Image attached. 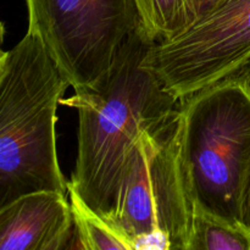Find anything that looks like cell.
Wrapping results in <instances>:
<instances>
[{
  "label": "cell",
  "mask_w": 250,
  "mask_h": 250,
  "mask_svg": "<svg viewBox=\"0 0 250 250\" xmlns=\"http://www.w3.org/2000/svg\"><path fill=\"white\" fill-rule=\"evenodd\" d=\"M150 45L137 28L100 89L73 93L60 103L78 112L77 159L70 185L104 217L142 134L181 105L144 67Z\"/></svg>",
  "instance_id": "1"
},
{
  "label": "cell",
  "mask_w": 250,
  "mask_h": 250,
  "mask_svg": "<svg viewBox=\"0 0 250 250\" xmlns=\"http://www.w3.org/2000/svg\"><path fill=\"white\" fill-rule=\"evenodd\" d=\"M71 87L27 31L0 58V207L37 190L67 193L56 148L58 106Z\"/></svg>",
  "instance_id": "2"
},
{
  "label": "cell",
  "mask_w": 250,
  "mask_h": 250,
  "mask_svg": "<svg viewBox=\"0 0 250 250\" xmlns=\"http://www.w3.org/2000/svg\"><path fill=\"white\" fill-rule=\"evenodd\" d=\"M181 105L139 138L105 219L134 250H190L197 204L186 167Z\"/></svg>",
  "instance_id": "3"
},
{
  "label": "cell",
  "mask_w": 250,
  "mask_h": 250,
  "mask_svg": "<svg viewBox=\"0 0 250 250\" xmlns=\"http://www.w3.org/2000/svg\"><path fill=\"white\" fill-rule=\"evenodd\" d=\"M186 167L197 208L242 225L250 182V92L237 76L181 102Z\"/></svg>",
  "instance_id": "4"
},
{
  "label": "cell",
  "mask_w": 250,
  "mask_h": 250,
  "mask_svg": "<svg viewBox=\"0 0 250 250\" xmlns=\"http://www.w3.org/2000/svg\"><path fill=\"white\" fill-rule=\"evenodd\" d=\"M28 27L73 88L104 85L119 50L139 27L137 0H24Z\"/></svg>",
  "instance_id": "5"
},
{
  "label": "cell",
  "mask_w": 250,
  "mask_h": 250,
  "mask_svg": "<svg viewBox=\"0 0 250 250\" xmlns=\"http://www.w3.org/2000/svg\"><path fill=\"white\" fill-rule=\"evenodd\" d=\"M250 60V0H222L175 37L149 46L143 60L176 99L236 76Z\"/></svg>",
  "instance_id": "6"
},
{
  "label": "cell",
  "mask_w": 250,
  "mask_h": 250,
  "mask_svg": "<svg viewBox=\"0 0 250 250\" xmlns=\"http://www.w3.org/2000/svg\"><path fill=\"white\" fill-rule=\"evenodd\" d=\"M77 249L67 194L37 190L0 207V250Z\"/></svg>",
  "instance_id": "7"
},
{
  "label": "cell",
  "mask_w": 250,
  "mask_h": 250,
  "mask_svg": "<svg viewBox=\"0 0 250 250\" xmlns=\"http://www.w3.org/2000/svg\"><path fill=\"white\" fill-rule=\"evenodd\" d=\"M67 193L75 222L77 249L134 250L131 238L103 215L93 210L70 182Z\"/></svg>",
  "instance_id": "8"
},
{
  "label": "cell",
  "mask_w": 250,
  "mask_h": 250,
  "mask_svg": "<svg viewBox=\"0 0 250 250\" xmlns=\"http://www.w3.org/2000/svg\"><path fill=\"white\" fill-rule=\"evenodd\" d=\"M190 0H137L139 27L149 43L166 41L183 31Z\"/></svg>",
  "instance_id": "9"
},
{
  "label": "cell",
  "mask_w": 250,
  "mask_h": 250,
  "mask_svg": "<svg viewBox=\"0 0 250 250\" xmlns=\"http://www.w3.org/2000/svg\"><path fill=\"white\" fill-rule=\"evenodd\" d=\"M190 250H250V233L197 208Z\"/></svg>",
  "instance_id": "10"
},
{
  "label": "cell",
  "mask_w": 250,
  "mask_h": 250,
  "mask_svg": "<svg viewBox=\"0 0 250 250\" xmlns=\"http://www.w3.org/2000/svg\"><path fill=\"white\" fill-rule=\"evenodd\" d=\"M221 1L222 0H190L187 9V15H186V24L183 29L194 23L197 20H199L200 17L208 14L210 10L214 9Z\"/></svg>",
  "instance_id": "11"
},
{
  "label": "cell",
  "mask_w": 250,
  "mask_h": 250,
  "mask_svg": "<svg viewBox=\"0 0 250 250\" xmlns=\"http://www.w3.org/2000/svg\"><path fill=\"white\" fill-rule=\"evenodd\" d=\"M242 225L244 229L250 233V182L248 186V190H247L246 199H244V207H243V215H242Z\"/></svg>",
  "instance_id": "12"
},
{
  "label": "cell",
  "mask_w": 250,
  "mask_h": 250,
  "mask_svg": "<svg viewBox=\"0 0 250 250\" xmlns=\"http://www.w3.org/2000/svg\"><path fill=\"white\" fill-rule=\"evenodd\" d=\"M236 76L246 84V87L248 88L250 92V60L244 65V67Z\"/></svg>",
  "instance_id": "13"
}]
</instances>
